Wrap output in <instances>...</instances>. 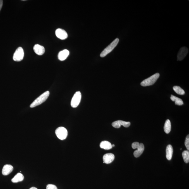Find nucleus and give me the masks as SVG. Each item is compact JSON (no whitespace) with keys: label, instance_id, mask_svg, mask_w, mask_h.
<instances>
[{"label":"nucleus","instance_id":"1","mask_svg":"<svg viewBox=\"0 0 189 189\" xmlns=\"http://www.w3.org/2000/svg\"><path fill=\"white\" fill-rule=\"evenodd\" d=\"M49 92L47 91L41 94L30 105V107L31 108L35 107L44 102L49 97Z\"/></svg>","mask_w":189,"mask_h":189},{"label":"nucleus","instance_id":"2","mask_svg":"<svg viewBox=\"0 0 189 189\" xmlns=\"http://www.w3.org/2000/svg\"><path fill=\"white\" fill-rule=\"evenodd\" d=\"M160 74L159 73L153 75L143 80L140 83L141 86L146 87L152 85L156 83L157 80L159 77Z\"/></svg>","mask_w":189,"mask_h":189},{"label":"nucleus","instance_id":"3","mask_svg":"<svg viewBox=\"0 0 189 189\" xmlns=\"http://www.w3.org/2000/svg\"><path fill=\"white\" fill-rule=\"evenodd\" d=\"M132 147L133 149H137L133 153L134 156L135 158L139 157L143 152L144 150V146L142 143H140L138 142H133L132 144Z\"/></svg>","mask_w":189,"mask_h":189},{"label":"nucleus","instance_id":"4","mask_svg":"<svg viewBox=\"0 0 189 189\" xmlns=\"http://www.w3.org/2000/svg\"><path fill=\"white\" fill-rule=\"evenodd\" d=\"M119 42V39L118 38H116L113 42L111 43L109 45L107 46L106 49H105L100 54V56L102 58H103L106 56L109 53L111 52V51L115 49V48L116 46L118 44Z\"/></svg>","mask_w":189,"mask_h":189},{"label":"nucleus","instance_id":"5","mask_svg":"<svg viewBox=\"0 0 189 189\" xmlns=\"http://www.w3.org/2000/svg\"><path fill=\"white\" fill-rule=\"evenodd\" d=\"M55 133L57 137L60 140H65L67 137L68 131L65 128L59 127L56 130Z\"/></svg>","mask_w":189,"mask_h":189},{"label":"nucleus","instance_id":"6","mask_svg":"<svg viewBox=\"0 0 189 189\" xmlns=\"http://www.w3.org/2000/svg\"><path fill=\"white\" fill-rule=\"evenodd\" d=\"M81 92L78 91L75 92L71 102V106L73 108H75L79 105L81 99Z\"/></svg>","mask_w":189,"mask_h":189},{"label":"nucleus","instance_id":"7","mask_svg":"<svg viewBox=\"0 0 189 189\" xmlns=\"http://www.w3.org/2000/svg\"><path fill=\"white\" fill-rule=\"evenodd\" d=\"M24 51L23 48L19 47L14 53L13 58L15 61L19 62L22 60L24 57Z\"/></svg>","mask_w":189,"mask_h":189},{"label":"nucleus","instance_id":"8","mask_svg":"<svg viewBox=\"0 0 189 189\" xmlns=\"http://www.w3.org/2000/svg\"><path fill=\"white\" fill-rule=\"evenodd\" d=\"M188 52V49L186 47H181L177 55L178 61H182L184 59Z\"/></svg>","mask_w":189,"mask_h":189},{"label":"nucleus","instance_id":"9","mask_svg":"<svg viewBox=\"0 0 189 189\" xmlns=\"http://www.w3.org/2000/svg\"><path fill=\"white\" fill-rule=\"evenodd\" d=\"M131 123L130 122H125V121L118 120L112 123V125L113 127L115 128H119L121 126H123L125 128H128L130 126Z\"/></svg>","mask_w":189,"mask_h":189},{"label":"nucleus","instance_id":"10","mask_svg":"<svg viewBox=\"0 0 189 189\" xmlns=\"http://www.w3.org/2000/svg\"><path fill=\"white\" fill-rule=\"evenodd\" d=\"M56 36L61 40H65L68 37V34L64 30L58 28L56 31Z\"/></svg>","mask_w":189,"mask_h":189},{"label":"nucleus","instance_id":"11","mask_svg":"<svg viewBox=\"0 0 189 189\" xmlns=\"http://www.w3.org/2000/svg\"><path fill=\"white\" fill-rule=\"evenodd\" d=\"M103 159L104 163L109 164L114 161L115 159V156L113 153H106L103 156Z\"/></svg>","mask_w":189,"mask_h":189},{"label":"nucleus","instance_id":"12","mask_svg":"<svg viewBox=\"0 0 189 189\" xmlns=\"http://www.w3.org/2000/svg\"><path fill=\"white\" fill-rule=\"evenodd\" d=\"M34 51L37 55L42 56L45 52V49L44 46L38 44H35L33 47Z\"/></svg>","mask_w":189,"mask_h":189},{"label":"nucleus","instance_id":"13","mask_svg":"<svg viewBox=\"0 0 189 189\" xmlns=\"http://www.w3.org/2000/svg\"><path fill=\"white\" fill-rule=\"evenodd\" d=\"M13 170V167L11 165L7 164L4 166L2 173L3 175L7 176L11 173Z\"/></svg>","mask_w":189,"mask_h":189},{"label":"nucleus","instance_id":"14","mask_svg":"<svg viewBox=\"0 0 189 189\" xmlns=\"http://www.w3.org/2000/svg\"><path fill=\"white\" fill-rule=\"evenodd\" d=\"M69 54V51L67 49H64L59 53L58 56L59 59L60 61H64L67 59Z\"/></svg>","mask_w":189,"mask_h":189},{"label":"nucleus","instance_id":"15","mask_svg":"<svg viewBox=\"0 0 189 189\" xmlns=\"http://www.w3.org/2000/svg\"><path fill=\"white\" fill-rule=\"evenodd\" d=\"M173 152V150L172 145H167L166 149V157L167 160H170L172 159Z\"/></svg>","mask_w":189,"mask_h":189},{"label":"nucleus","instance_id":"16","mask_svg":"<svg viewBox=\"0 0 189 189\" xmlns=\"http://www.w3.org/2000/svg\"><path fill=\"white\" fill-rule=\"evenodd\" d=\"M100 147L102 149L106 150H109L112 148V144L109 142L107 141H103L100 144Z\"/></svg>","mask_w":189,"mask_h":189},{"label":"nucleus","instance_id":"17","mask_svg":"<svg viewBox=\"0 0 189 189\" xmlns=\"http://www.w3.org/2000/svg\"><path fill=\"white\" fill-rule=\"evenodd\" d=\"M24 179V176L21 173H18L14 178H12L11 181L13 183H17L23 181Z\"/></svg>","mask_w":189,"mask_h":189},{"label":"nucleus","instance_id":"18","mask_svg":"<svg viewBox=\"0 0 189 189\" xmlns=\"http://www.w3.org/2000/svg\"><path fill=\"white\" fill-rule=\"evenodd\" d=\"M170 99L172 101L175 102L176 105H178V106H181L183 104L182 99L176 97L175 96L171 95Z\"/></svg>","mask_w":189,"mask_h":189},{"label":"nucleus","instance_id":"19","mask_svg":"<svg viewBox=\"0 0 189 189\" xmlns=\"http://www.w3.org/2000/svg\"><path fill=\"white\" fill-rule=\"evenodd\" d=\"M164 129L166 133L168 134L170 132L171 129V123L169 119H167L166 121Z\"/></svg>","mask_w":189,"mask_h":189},{"label":"nucleus","instance_id":"20","mask_svg":"<svg viewBox=\"0 0 189 189\" xmlns=\"http://www.w3.org/2000/svg\"><path fill=\"white\" fill-rule=\"evenodd\" d=\"M173 90L176 94L180 95H183L185 94L184 90L179 86H174L173 87Z\"/></svg>","mask_w":189,"mask_h":189},{"label":"nucleus","instance_id":"21","mask_svg":"<svg viewBox=\"0 0 189 189\" xmlns=\"http://www.w3.org/2000/svg\"><path fill=\"white\" fill-rule=\"evenodd\" d=\"M182 156L183 160L185 163H188L189 162V152L188 150L183 151Z\"/></svg>","mask_w":189,"mask_h":189},{"label":"nucleus","instance_id":"22","mask_svg":"<svg viewBox=\"0 0 189 189\" xmlns=\"http://www.w3.org/2000/svg\"><path fill=\"white\" fill-rule=\"evenodd\" d=\"M185 144L188 151L189 150V135H188L186 137L185 142Z\"/></svg>","mask_w":189,"mask_h":189},{"label":"nucleus","instance_id":"23","mask_svg":"<svg viewBox=\"0 0 189 189\" xmlns=\"http://www.w3.org/2000/svg\"><path fill=\"white\" fill-rule=\"evenodd\" d=\"M46 189H58L56 185L52 184H49L46 187Z\"/></svg>","mask_w":189,"mask_h":189},{"label":"nucleus","instance_id":"24","mask_svg":"<svg viewBox=\"0 0 189 189\" xmlns=\"http://www.w3.org/2000/svg\"><path fill=\"white\" fill-rule=\"evenodd\" d=\"M3 5V1L2 0H0V11H1L2 7Z\"/></svg>","mask_w":189,"mask_h":189},{"label":"nucleus","instance_id":"25","mask_svg":"<svg viewBox=\"0 0 189 189\" xmlns=\"http://www.w3.org/2000/svg\"><path fill=\"white\" fill-rule=\"evenodd\" d=\"M29 189H38L37 188H35V187H32L31 188Z\"/></svg>","mask_w":189,"mask_h":189},{"label":"nucleus","instance_id":"26","mask_svg":"<svg viewBox=\"0 0 189 189\" xmlns=\"http://www.w3.org/2000/svg\"><path fill=\"white\" fill-rule=\"evenodd\" d=\"M112 147H115V145H114V144H113V145H112Z\"/></svg>","mask_w":189,"mask_h":189}]
</instances>
